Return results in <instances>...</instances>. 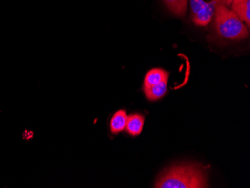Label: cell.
<instances>
[{
	"mask_svg": "<svg viewBox=\"0 0 250 188\" xmlns=\"http://www.w3.org/2000/svg\"><path fill=\"white\" fill-rule=\"evenodd\" d=\"M203 167L197 164L175 166L166 171L155 185L157 188H208Z\"/></svg>",
	"mask_w": 250,
	"mask_h": 188,
	"instance_id": "cell-1",
	"label": "cell"
},
{
	"mask_svg": "<svg viewBox=\"0 0 250 188\" xmlns=\"http://www.w3.org/2000/svg\"><path fill=\"white\" fill-rule=\"evenodd\" d=\"M214 14L215 26L220 36L231 40H241L248 36V29L232 10L218 2Z\"/></svg>",
	"mask_w": 250,
	"mask_h": 188,
	"instance_id": "cell-2",
	"label": "cell"
},
{
	"mask_svg": "<svg viewBox=\"0 0 250 188\" xmlns=\"http://www.w3.org/2000/svg\"><path fill=\"white\" fill-rule=\"evenodd\" d=\"M192 21L197 26H207L215 13V8L219 0H211V2H206L204 0H189Z\"/></svg>",
	"mask_w": 250,
	"mask_h": 188,
	"instance_id": "cell-3",
	"label": "cell"
},
{
	"mask_svg": "<svg viewBox=\"0 0 250 188\" xmlns=\"http://www.w3.org/2000/svg\"><path fill=\"white\" fill-rule=\"evenodd\" d=\"M231 6L233 12L250 26V0H233Z\"/></svg>",
	"mask_w": 250,
	"mask_h": 188,
	"instance_id": "cell-4",
	"label": "cell"
},
{
	"mask_svg": "<svg viewBox=\"0 0 250 188\" xmlns=\"http://www.w3.org/2000/svg\"><path fill=\"white\" fill-rule=\"evenodd\" d=\"M169 74L161 68H153L145 77L144 88L152 86L163 81H168Z\"/></svg>",
	"mask_w": 250,
	"mask_h": 188,
	"instance_id": "cell-5",
	"label": "cell"
},
{
	"mask_svg": "<svg viewBox=\"0 0 250 188\" xmlns=\"http://www.w3.org/2000/svg\"><path fill=\"white\" fill-rule=\"evenodd\" d=\"M145 118L140 114H133L127 117L125 129L130 135H140L144 125Z\"/></svg>",
	"mask_w": 250,
	"mask_h": 188,
	"instance_id": "cell-6",
	"label": "cell"
},
{
	"mask_svg": "<svg viewBox=\"0 0 250 188\" xmlns=\"http://www.w3.org/2000/svg\"><path fill=\"white\" fill-rule=\"evenodd\" d=\"M127 113L125 110L116 112L110 121V130L112 134H117L123 131L126 127L127 121Z\"/></svg>",
	"mask_w": 250,
	"mask_h": 188,
	"instance_id": "cell-7",
	"label": "cell"
},
{
	"mask_svg": "<svg viewBox=\"0 0 250 188\" xmlns=\"http://www.w3.org/2000/svg\"><path fill=\"white\" fill-rule=\"evenodd\" d=\"M168 81H163L152 86L144 88V92L147 99L150 101H157L165 95L167 92Z\"/></svg>",
	"mask_w": 250,
	"mask_h": 188,
	"instance_id": "cell-8",
	"label": "cell"
},
{
	"mask_svg": "<svg viewBox=\"0 0 250 188\" xmlns=\"http://www.w3.org/2000/svg\"><path fill=\"white\" fill-rule=\"evenodd\" d=\"M166 6L178 16H184L188 10V0H162Z\"/></svg>",
	"mask_w": 250,
	"mask_h": 188,
	"instance_id": "cell-9",
	"label": "cell"
},
{
	"mask_svg": "<svg viewBox=\"0 0 250 188\" xmlns=\"http://www.w3.org/2000/svg\"><path fill=\"white\" fill-rule=\"evenodd\" d=\"M233 0H219L220 3H222L226 6H230Z\"/></svg>",
	"mask_w": 250,
	"mask_h": 188,
	"instance_id": "cell-10",
	"label": "cell"
}]
</instances>
